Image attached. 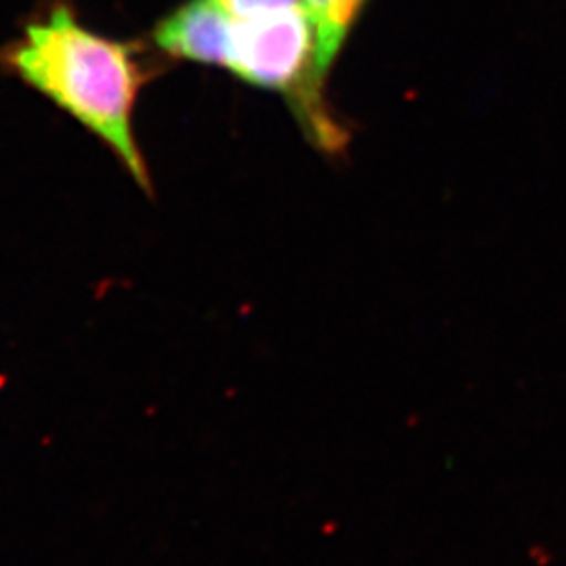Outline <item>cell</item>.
<instances>
[{
  "mask_svg": "<svg viewBox=\"0 0 566 566\" xmlns=\"http://www.w3.org/2000/svg\"><path fill=\"white\" fill-rule=\"evenodd\" d=\"M0 70L41 93L116 156L147 196L151 172L135 137V107L151 67L137 42L91 30L70 0H46L0 49Z\"/></svg>",
  "mask_w": 566,
  "mask_h": 566,
  "instance_id": "1",
  "label": "cell"
},
{
  "mask_svg": "<svg viewBox=\"0 0 566 566\" xmlns=\"http://www.w3.org/2000/svg\"><path fill=\"white\" fill-rule=\"evenodd\" d=\"M231 25L214 0H185L158 21L151 39L166 57L224 67Z\"/></svg>",
  "mask_w": 566,
  "mask_h": 566,
  "instance_id": "2",
  "label": "cell"
},
{
  "mask_svg": "<svg viewBox=\"0 0 566 566\" xmlns=\"http://www.w3.org/2000/svg\"><path fill=\"white\" fill-rule=\"evenodd\" d=\"M367 2L369 0H304L308 18L315 25V41H317L315 67H317V81L324 88L329 78V72L348 41L350 32L355 30L357 21L361 18Z\"/></svg>",
  "mask_w": 566,
  "mask_h": 566,
  "instance_id": "3",
  "label": "cell"
},
{
  "mask_svg": "<svg viewBox=\"0 0 566 566\" xmlns=\"http://www.w3.org/2000/svg\"><path fill=\"white\" fill-rule=\"evenodd\" d=\"M233 20H254L304 4V0H214Z\"/></svg>",
  "mask_w": 566,
  "mask_h": 566,
  "instance_id": "4",
  "label": "cell"
}]
</instances>
